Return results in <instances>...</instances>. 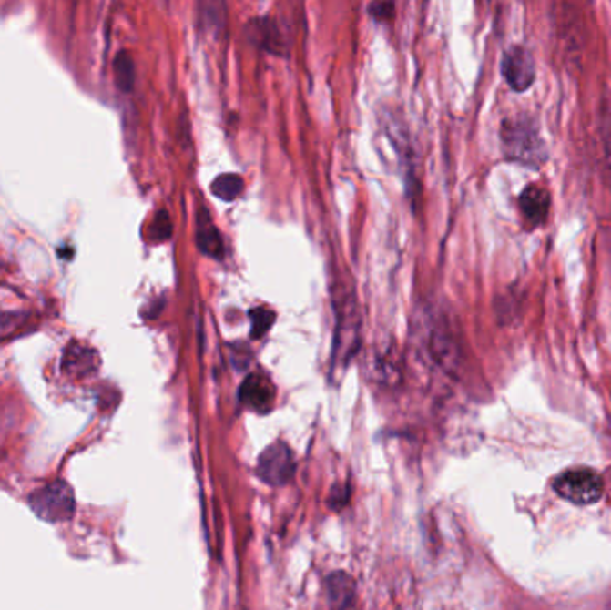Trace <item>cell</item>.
Returning a JSON list of instances; mask_svg holds the SVG:
<instances>
[{
	"mask_svg": "<svg viewBox=\"0 0 611 610\" xmlns=\"http://www.w3.org/2000/svg\"><path fill=\"white\" fill-rule=\"evenodd\" d=\"M501 144L510 161L531 168L542 167L549 156L536 120L524 113L503 122Z\"/></svg>",
	"mask_w": 611,
	"mask_h": 610,
	"instance_id": "6da1fadb",
	"label": "cell"
},
{
	"mask_svg": "<svg viewBox=\"0 0 611 610\" xmlns=\"http://www.w3.org/2000/svg\"><path fill=\"white\" fill-rule=\"evenodd\" d=\"M334 313H336V328L332 341V365H345L360 348L362 337V317L356 298L351 289H343L334 296Z\"/></svg>",
	"mask_w": 611,
	"mask_h": 610,
	"instance_id": "7a4b0ae2",
	"label": "cell"
},
{
	"mask_svg": "<svg viewBox=\"0 0 611 610\" xmlns=\"http://www.w3.org/2000/svg\"><path fill=\"white\" fill-rule=\"evenodd\" d=\"M555 491L562 500L572 505L588 507L603 498L605 480L590 467H574L556 476Z\"/></svg>",
	"mask_w": 611,
	"mask_h": 610,
	"instance_id": "3957f363",
	"label": "cell"
},
{
	"mask_svg": "<svg viewBox=\"0 0 611 610\" xmlns=\"http://www.w3.org/2000/svg\"><path fill=\"white\" fill-rule=\"evenodd\" d=\"M29 505L44 521L61 523L68 521L74 515L76 498L72 489L65 482L54 480L31 494Z\"/></svg>",
	"mask_w": 611,
	"mask_h": 610,
	"instance_id": "277c9868",
	"label": "cell"
},
{
	"mask_svg": "<svg viewBox=\"0 0 611 610\" xmlns=\"http://www.w3.org/2000/svg\"><path fill=\"white\" fill-rule=\"evenodd\" d=\"M427 350L447 374H454L460 369V346L445 317L431 313L427 322Z\"/></svg>",
	"mask_w": 611,
	"mask_h": 610,
	"instance_id": "5b68a950",
	"label": "cell"
},
{
	"mask_svg": "<svg viewBox=\"0 0 611 610\" xmlns=\"http://www.w3.org/2000/svg\"><path fill=\"white\" fill-rule=\"evenodd\" d=\"M258 476L269 485H286L295 474L293 452L284 442L270 444L258 458Z\"/></svg>",
	"mask_w": 611,
	"mask_h": 610,
	"instance_id": "8992f818",
	"label": "cell"
},
{
	"mask_svg": "<svg viewBox=\"0 0 611 610\" xmlns=\"http://www.w3.org/2000/svg\"><path fill=\"white\" fill-rule=\"evenodd\" d=\"M501 72L514 92H527L536 79V65L533 54L522 46L510 47L503 56Z\"/></svg>",
	"mask_w": 611,
	"mask_h": 610,
	"instance_id": "52a82bcc",
	"label": "cell"
},
{
	"mask_svg": "<svg viewBox=\"0 0 611 610\" xmlns=\"http://www.w3.org/2000/svg\"><path fill=\"white\" fill-rule=\"evenodd\" d=\"M518 209L529 229H536L545 224L551 209V194L542 185H527L518 196Z\"/></svg>",
	"mask_w": 611,
	"mask_h": 610,
	"instance_id": "ba28073f",
	"label": "cell"
},
{
	"mask_svg": "<svg viewBox=\"0 0 611 610\" xmlns=\"http://www.w3.org/2000/svg\"><path fill=\"white\" fill-rule=\"evenodd\" d=\"M239 402L249 410L265 413L274 407L276 389L265 374L252 372L245 378V381L239 387Z\"/></svg>",
	"mask_w": 611,
	"mask_h": 610,
	"instance_id": "9c48e42d",
	"label": "cell"
},
{
	"mask_svg": "<svg viewBox=\"0 0 611 610\" xmlns=\"http://www.w3.org/2000/svg\"><path fill=\"white\" fill-rule=\"evenodd\" d=\"M326 598L331 610H354L356 584L345 571H334L326 580Z\"/></svg>",
	"mask_w": 611,
	"mask_h": 610,
	"instance_id": "30bf717a",
	"label": "cell"
},
{
	"mask_svg": "<svg viewBox=\"0 0 611 610\" xmlns=\"http://www.w3.org/2000/svg\"><path fill=\"white\" fill-rule=\"evenodd\" d=\"M98 365V360H97V353L94 350L83 346V344H70L66 350H65V355H63V369L68 376H76V378H83V376H88L92 374L95 369Z\"/></svg>",
	"mask_w": 611,
	"mask_h": 610,
	"instance_id": "8fae6325",
	"label": "cell"
},
{
	"mask_svg": "<svg viewBox=\"0 0 611 610\" xmlns=\"http://www.w3.org/2000/svg\"><path fill=\"white\" fill-rule=\"evenodd\" d=\"M247 35L250 36L252 42H256V46L263 47L265 51L281 54L284 46L281 33L278 31V25L272 20L269 18L252 20L250 24H247Z\"/></svg>",
	"mask_w": 611,
	"mask_h": 610,
	"instance_id": "7c38bea8",
	"label": "cell"
},
{
	"mask_svg": "<svg viewBox=\"0 0 611 610\" xmlns=\"http://www.w3.org/2000/svg\"><path fill=\"white\" fill-rule=\"evenodd\" d=\"M195 240H197L199 249L204 255L211 256L215 259H222V256H224V240H222L220 231L209 220L208 213H200V217H199Z\"/></svg>",
	"mask_w": 611,
	"mask_h": 610,
	"instance_id": "4fadbf2b",
	"label": "cell"
},
{
	"mask_svg": "<svg viewBox=\"0 0 611 610\" xmlns=\"http://www.w3.org/2000/svg\"><path fill=\"white\" fill-rule=\"evenodd\" d=\"M115 83L122 92H131L135 86V61L127 52H118L113 61Z\"/></svg>",
	"mask_w": 611,
	"mask_h": 610,
	"instance_id": "5bb4252c",
	"label": "cell"
},
{
	"mask_svg": "<svg viewBox=\"0 0 611 610\" xmlns=\"http://www.w3.org/2000/svg\"><path fill=\"white\" fill-rule=\"evenodd\" d=\"M243 179L238 174H222L211 183V192L224 203H231L243 192Z\"/></svg>",
	"mask_w": 611,
	"mask_h": 610,
	"instance_id": "9a60e30c",
	"label": "cell"
},
{
	"mask_svg": "<svg viewBox=\"0 0 611 610\" xmlns=\"http://www.w3.org/2000/svg\"><path fill=\"white\" fill-rule=\"evenodd\" d=\"M249 317H250V335L254 339H260V337L267 335L269 330L272 328L274 320H276V313L269 308H263V306H258V308L250 310Z\"/></svg>",
	"mask_w": 611,
	"mask_h": 610,
	"instance_id": "2e32d148",
	"label": "cell"
},
{
	"mask_svg": "<svg viewBox=\"0 0 611 610\" xmlns=\"http://www.w3.org/2000/svg\"><path fill=\"white\" fill-rule=\"evenodd\" d=\"M148 235H150V239L156 240V242H161V240L170 239V235H172V220H170V217H168L167 211H159V213L154 217V220H152V224H150V231H148Z\"/></svg>",
	"mask_w": 611,
	"mask_h": 610,
	"instance_id": "e0dca14e",
	"label": "cell"
},
{
	"mask_svg": "<svg viewBox=\"0 0 611 610\" xmlns=\"http://www.w3.org/2000/svg\"><path fill=\"white\" fill-rule=\"evenodd\" d=\"M393 4L390 2H377V4H372L371 5V13L379 18V20H388L393 16Z\"/></svg>",
	"mask_w": 611,
	"mask_h": 610,
	"instance_id": "ac0fdd59",
	"label": "cell"
},
{
	"mask_svg": "<svg viewBox=\"0 0 611 610\" xmlns=\"http://www.w3.org/2000/svg\"><path fill=\"white\" fill-rule=\"evenodd\" d=\"M603 133H605V147H606V156H608L611 168V117L603 122Z\"/></svg>",
	"mask_w": 611,
	"mask_h": 610,
	"instance_id": "d6986e66",
	"label": "cell"
}]
</instances>
